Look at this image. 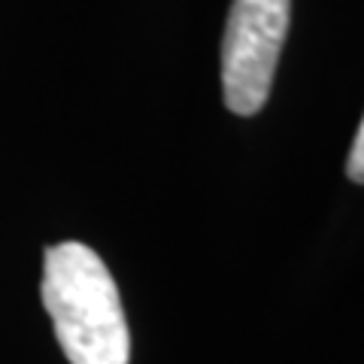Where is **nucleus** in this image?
I'll list each match as a JSON object with an SVG mask.
<instances>
[{
	"instance_id": "3",
	"label": "nucleus",
	"mask_w": 364,
	"mask_h": 364,
	"mask_svg": "<svg viewBox=\"0 0 364 364\" xmlns=\"http://www.w3.org/2000/svg\"><path fill=\"white\" fill-rule=\"evenodd\" d=\"M346 173H349V179L364 182V119H361V128H358V134H355V143H352Z\"/></svg>"
},
{
	"instance_id": "1",
	"label": "nucleus",
	"mask_w": 364,
	"mask_h": 364,
	"mask_svg": "<svg viewBox=\"0 0 364 364\" xmlns=\"http://www.w3.org/2000/svg\"><path fill=\"white\" fill-rule=\"evenodd\" d=\"M43 306L70 364H128L131 334L116 279L85 243L67 240L43 255Z\"/></svg>"
},
{
	"instance_id": "2",
	"label": "nucleus",
	"mask_w": 364,
	"mask_h": 364,
	"mask_svg": "<svg viewBox=\"0 0 364 364\" xmlns=\"http://www.w3.org/2000/svg\"><path fill=\"white\" fill-rule=\"evenodd\" d=\"M291 0H234L222 40L225 107L255 116L267 104L289 33Z\"/></svg>"
}]
</instances>
